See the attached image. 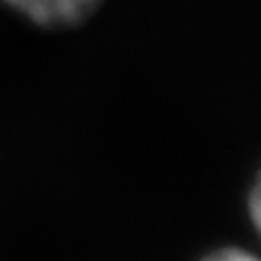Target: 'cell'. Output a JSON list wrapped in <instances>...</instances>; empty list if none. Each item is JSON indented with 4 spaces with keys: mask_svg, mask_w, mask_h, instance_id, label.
<instances>
[{
    "mask_svg": "<svg viewBox=\"0 0 261 261\" xmlns=\"http://www.w3.org/2000/svg\"><path fill=\"white\" fill-rule=\"evenodd\" d=\"M37 25L64 28L87 18L101 0H3Z\"/></svg>",
    "mask_w": 261,
    "mask_h": 261,
    "instance_id": "cell-1",
    "label": "cell"
},
{
    "mask_svg": "<svg viewBox=\"0 0 261 261\" xmlns=\"http://www.w3.org/2000/svg\"><path fill=\"white\" fill-rule=\"evenodd\" d=\"M204 261H257V259L250 257L243 250H218V252L208 254Z\"/></svg>",
    "mask_w": 261,
    "mask_h": 261,
    "instance_id": "cell-2",
    "label": "cell"
}]
</instances>
